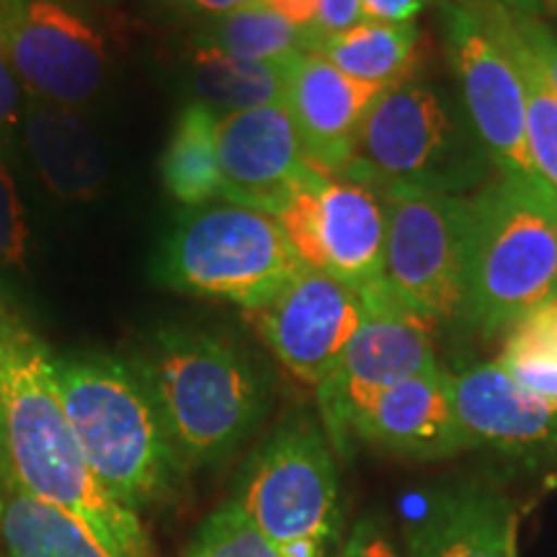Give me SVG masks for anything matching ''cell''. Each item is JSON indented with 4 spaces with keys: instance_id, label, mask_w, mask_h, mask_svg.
<instances>
[{
    "instance_id": "cell-1",
    "label": "cell",
    "mask_w": 557,
    "mask_h": 557,
    "mask_svg": "<svg viewBox=\"0 0 557 557\" xmlns=\"http://www.w3.org/2000/svg\"><path fill=\"white\" fill-rule=\"evenodd\" d=\"M0 436L21 491L73 517L111 557H158L139 513L90 472L62 403L58 357L3 289Z\"/></svg>"
},
{
    "instance_id": "cell-2",
    "label": "cell",
    "mask_w": 557,
    "mask_h": 557,
    "mask_svg": "<svg viewBox=\"0 0 557 557\" xmlns=\"http://www.w3.org/2000/svg\"><path fill=\"white\" fill-rule=\"evenodd\" d=\"M129 364L148 387L184 472L225 462L269 413L267 369L218 331L160 325Z\"/></svg>"
},
{
    "instance_id": "cell-3",
    "label": "cell",
    "mask_w": 557,
    "mask_h": 557,
    "mask_svg": "<svg viewBox=\"0 0 557 557\" xmlns=\"http://www.w3.org/2000/svg\"><path fill=\"white\" fill-rule=\"evenodd\" d=\"M58 380L83 457L111 498L135 513L169 504L186 472L129 359L67 354L58 357Z\"/></svg>"
},
{
    "instance_id": "cell-4",
    "label": "cell",
    "mask_w": 557,
    "mask_h": 557,
    "mask_svg": "<svg viewBox=\"0 0 557 557\" xmlns=\"http://www.w3.org/2000/svg\"><path fill=\"white\" fill-rule=\"evenodd\" d=\"M470 201L459 323L478 336H496L557 299V194L500 176Z\"/></svg>"
},
{
    "instance_id": "cell-5",
    "label": "cell",
    "mask_w": 557,
    "mask_h": 557,
    "mask_svg": "<svg viewBox=\"0 0 557 557\" xmlns=\"http://www.w3.org/2000/svg\"><path fill=\"white\" fill-rule=\"evenodd\" d=\"M496 171L459 96L400 83L374 99L344 178L462 197Z\"/></svg>"
},
{
    "instance_id": "cell-6",
    "label": "cell",
    "mask_w": 557,
    "mask_h": 557,
    "mask_svg": "<svg viewBox=\"0 0 557 557\" xmlns=\"http://www.w3.org/2000/svg\"><path fill=\"white\" fill-rule=\"evenodd\" d=\"M305 269L274 214L212 201L181 214L160 246L152 276L165 289L225 299L250 312Z\"/></svg>"
},
{
    "instance_id": "cell-7",
    "label": "cell",
    "mask_w": 557,
    "mask_h": 557,
    "mask_svg": "<svg viewBox=\"0 0 557 557\" xmlns=\"http://www.w3.org/2000/svg\"><path fill=\"white\" fill-rule=\"evenodd\" d=\"M282 557H325L341 534L336 451L308 416L284 421L250 455L233 498Z\"/></svg>"
},
{
    "instance_id": "cell-8",
    "label": "cell",
    "mask_w": 557,
    "mask_h": 557,
    "mask_svg": "<svg viewBox=\"0 0 557 557\" xmlns=\"http://www.w3.org/2000/svg\"><path fill=\"white\" fill-rule=\"evenodd\" d=\"M385 287L431 323L459 320L468 287L472 201L408 186H382Z\"/></svg>"
},
{
    "instance_id": "cell-9",
    "label": "cell",
    "mask_w": 557,
    "mask_h": 557,
    "mask_svg": "<svg viewBox=\"0 0 557 557\" xmlns=\"http://www.w3.org/2000/svg\"><path fill=\"white\" fill-rule=\"evenodd\" d=\"M434 325L389 295L385 278L364 287L359 331L315 387L323 431L336 455L348 457L354 421L377 395L438 367Z\"/></svg>"
},
{
    "instance_id": "cell-10",
    "label": "cell",
    "mask_w": 557,
    "mask_h": 557,
    "mask_svg": "<svg viewBox=\"0 0 557 557\" xmlns=\"http://www.w3.org/2000/svg\"><path fill=\"white\" fill-rule=\"evenodd\" d=\"M0 54L26 96L86 109L111 75L103 32L78 0H0Z\"/></svg>"
},
{
    "instance_id": "cell-11",
    "label": "cell",
    "mask_w": 557,
    "mask_h": 557,
    "mask_svg": "<svg viewBox=\"0 0 557 557\" xmlns=\"http://www.w3.org/2000/svg\"><path fill=\"white\" fill-rule=\"evenodd\" d=\"M442 21L459 99L491 156L493 169L506 178L547 189L529 156L524 88L511 58L459 0L442 5Z\"/></svg>"
},
{
    "instance_id": "cell-12",
    "label": "cell",
    "mask_w": 557,
    "mask_h": 557,
    "mask_svg": "<svg viewBox=\"0 0 557 557\" xmlns=\"http://www.w3.org/2000/svg\"><path fill=\"white\" fill-rule=\"evenodd\" d=\"M276 220L308 269L359 289L385 278V212L357 181L315 173Z\"/></svg>"
},
{
    "instance_id": "cell-13",
    "label": "cell",
    "mask_w": 557,
    "mask_h": 557,
    "mask_svg": "<svg viewBox=\"0 0 557 557\" xmlns=\"http://www.w3.org/2000/svg\"><path fill=\"white\" fill-rule=\"evenodd\" d=\"M364 318V289L305 269L248 320L278 364L305 385L329 377Z\"/></svg>"
},
{
    "instance_id": "cell-14",
    "label": "cell",
    "mask_w": 557,
    "mask_h": 557,
    "mask_svg": "<svg viewBox=\"0 0 557 557\" xmlns=\"http://www.w3.org/2000/svg\"><path fill=\"white\" fill-rule=\"evenodd\" d=\"M225 201L276 214L315 176L287 107L222 114L218 122Z\"/></svg>"
},
{
    "instance_id": "cell-15",
    "label": "cell",
    "mask_w": 557,
    "mask_h": 557,
    "mask_svg": "<svg viewBox=\"0 0 557 557\" xmlns=\"http://www.w3.org/2000/svg\"><path fill=\"white\" fill-rule=\"evenodd\" d=\"M455 408L472 449L519 462H557V403L519 387L498 361L449 372Z\"/></svg>"
},
{
    "instance_id": "cell-16",
    "label": "cell",
    "mask_w": 557,
    "mask_h": 557,
    "mask_svg": "<svg viewBox=\"0 0 557 557\" xmlns=\"http://www.w3.org/2000/svg\"><path fill=\"white\" fill-rule=\"evenodd\" d=\"M385 88L341 73L318 52L299 54L292 73L287 111L310 165L338 178L354 163L367 111Z\"/></svg>"
},
{
    "instance_id": "cell-17",
    "label": "cell",
    "mask_w": 557,
    "mask_h": 557,
    "mask_svg": "<svg viewBox=\"0 0 557 557\" xmlns=\"http://www.w3.org/2000/svg\"><path fill=\"white\" fill-rule=\"evenodd\" d=\"M364 442L408 459H447L472 449L459 421L449 372L436 367L377 395L351 426V442Z\"/></svg>"
},
{
    "instance_id": "cell-18",
    "label": "cell",
    "mask_w": 557,
    "mask_h": 557,
    "mask_svg": "<svg viewBox=\"0 0 557 557\" xmlns=\"http://www.w3.org/2000/svg\"><path fill=\"white\" fill-rule=\"evenodd\" d=\"M519 511L483 483L436 487L406 527V557H517Z\"/></svg>"
},
{
    "instance_id": "cell-19",
    "label": "cell",
    "mask_w": 557,
    "mask_h": 557,
    "mask_svg": "<svg viewBox=\"0 0 557 557\" xmlns=\"http://www.w3.org/2000/svg\"><path fill=\"white\" fill-rule=\"evenodd\" d=\"M21 145L47 191L67 205L99 199L109 184V152L81 109L24 96Z\"/></svg>"
},
{
    "instance_id": "cell-20",
    "label": "cell",
    "mask_w": 557,
    "mask_h": 557,
    "mask_svg": "<svg viewBox=\"0 0 557 557\" xmlns=\"http://www.w3.org/2000/svg\"><path fill=\"white\" fill-rule=\"evenodd\" d=\"M297 58L253 60L214 47L194 45L189 83L197 99L218 114H235L263 107H287Z\"/></svg>"
},
{
    "instance_id": "cell-21",
    "label": "cell",
    "mask_w": 557,
    "mask_h": 557,
    "mask_svg": "<svg viewBox=\"0 0 557 557\" xmlns=\"http://www.w3.org/2000/svg\"><path fill=\"white\" fill-rule=\"evenodd\" d=\"M459 3L475 13L480 24L493 34V39L504 47L517 67L521 88H524L529 156H532L534 171L545 181L547 189L557 194V90L542 70L540 60L519 37L511 11L496 0H459Z\"/></svg>"
},
{
    "instance_id": "cell-22",
    "label": "cell",
    "mask_w": 557,
    "mask_h": 557,
    "mask_svg": "<svg viewBox=\"0 0 557 557\" xmlns=\"http://www.w3.org/2000/svg\"><path fill=\"white\" fill-rule=\"evenodd\" d=\"M218 122V111L201 101H189L178 111L169 143L160 152V184L176 205L186 209L225 201Z\"/></svg>"
},
{
    "instance_id": "cell-23",
    "label": "cell",
    "mask_w": 557,
    "mask_h": 557,
    "mask_svg": "<svg viewBox=\"0 0 557 557\" xmlns=\"http://www.w3.org/2000/svg\"><path fill=\"white\" fill-rule=\"evenodd\" d=\"M0 547L5 557H111L73 517L0 483Z\"/></svg>"
},
{
    "instance_id": "cell-24",
    "label": "cell",
    "mask_w": 557,
    "mask_h": 557,
    "mask_svg": "<svg viewBox=\"0 0 557 557\" xmlns=\"http://www.w3.org/2000/svg\"><path fill=\"white\" fill-rule=\"evenodd\" d=\"M315 52L351 78L395 88L408 83L418 65V29L413 24L359 21L338 37L325 39Z\"/></svg>"
},
{
    "instance_id": "cell-25",
    "label": "cell",
    "mask_w": 557,
    "mask_h": 557,
    "mask_svg": "<svg viewBox=\"0 0 557 557\" xmlns=\"http://www.w3.org/2000/svg\"><path fill=\"white\" fill-rule=\"evenodd\" d=\"M197 45L253 60H287L310 52V34L292 26L287 18L263 3L246 5L212 18L199 32Z\"/></svg>"
},
{
    "instance_id": "cell-26",
    "label": "cell",
    "mask_w": 557,
    "mask_h": 557,
    "mask_svg": "<svg viewBox=\"0 0 557 557\" xmlns=\"http://www.w3.org/2000/svg\"><path fill=\"white\" fill-rule=\"evenodd\" d=\"M186 557H282L274 542L261 532L248 513L235 504H225L214 508L209 517L201 521L197 537L191 540Z\"/></svg>"
},
{
    "instance_id": "cell-27",
    "label": "cell",
    "mask_w": 557,
    "mask_h": 557,
    "mask_svg": "<svg viewBox=\"0 0 557 557\" xmlns=\"http://www.w3.org/2000/svg\"><path fill=\"white\" fill-rule=\"evenodd\" d=\"M498 367L527 393L557 403V361L542 348L508 336Z\"/></svg>"
},
{
    "instance_id": "cell-28",
    "label": "cell",
    "mask_w": 557,
    "mask_h": 557,
    "mask_svg": "<svg viewBox=\"0 0 557 557\" xmlns=\"http://www.w3.org/2000/svg\"><path fill=\"white\" fill-rule=\"evenodd\" d=\"M26 246H29L26 214L3 152H0V271L24 267Z\"/></svg>"
},
{
    "instance_id": "cell-29",
    "label": "cell",
    "mask_w": 557,
    "mask_h": 557,
    "mask_svg": "<svg viewBox=\"0 0 557 557\" xmlns=\"http://www.w3.org/2000/svg\"><path fill=\"white\" fill-rule=\"evenodd\" d=\"M511 21L517 26L519 37L524 39V45L532 50L534 58L540 60L542 70L547 73L549 83L557 90V34L547 21L542 18H532V16H521V13L511 11Z\"/></svg>"
},
{
    "instance_id": "cell-30",
    "label": "cell",
    "mask_w": 557,
    "mask_h": 557,
    "mask_svg": "<svg viewBox=\"0 0 557 557\" xmlns=\"http://www.w3.org/2000/svg\"><path fill=\"white\" fill-rule=\"evenodd\" d=\"M338 557H400L385 521L380 517H364L354 524Z\"/></svg>"
},
{
    "instance_id": "cell-31",
    "label": "cell",
    "mask_w": 557,
    "mask_h": 557,
    "mask_svg": "<svg viewBox=\"0 0 557 557\" xmlns=\"http://www.w3.org/2000/svg\"><path fill=\"white\" fill-rule=\"evenodd\" d=\"M361 16V0H320L318 9V21L312 26V52L323 45L325 39L338 37L357 26Z\"/></svg>"
},
{
    "instance_id": "cell-32",
    "label": "cell",
    "mask_w": 557,
    "mask_h": 557,
    "mask_svg": "<svg viewBox=\"0 0 557 557\" xmlns=\"http://www.w3.org/2000/svg\"><path fill=\"white\" fill-rule=\"evenodd\" d=\"M508 336L542 348V351L549 354V357L557 361V299L542 305V308L534 312H529L524 320H519V323L508 331Z\"/></svg>"
},
{
    "instance_id": "cell-33",
    "label": "cell",
    "mask_w": 557,
    "mask_h": 557,
    "mask_svg": "<svg viewBox=\"0 0 557 557\" xmlns=\"http://www.w3.org/2000/svg\"><path fill=\"white\" fill-rule=\"evenodd\" d=\"M24 88L13 70L9 67L3 54H0V137L9 135L13 127H18L21 107H24Z\"/></svg>"
},
{
    "instance_id": "cell-34",
    "label": "cell",
    "mask_w": 557,
    "mask_h": 557,
    "mask_svg": "<svg viewBox=\"0 0 557 557\" xmlns=\"http://www.w3.org/2000/svg\"><path fill=\"white\" fill-rule=\"evenodd\" d=\"M431 0H361L364 21H385V24H410Z\"/></svg>"
},
{
    "instance_id": "cell-35",
    "label": "cell",
    "mask_w": 557,
    "mask_h": 557,
    "mask_svg": "<svg viewBox=\"0 0 557 557\" xmlns=\"http://www.w3.org/2000/svg\"><path fill=\"white\" fill-rule=\"evenodd\" d=\"M282 18H287L292 26L310 34V52H312V26L318 21L320 0H259Z\"/></svg>"
},
{
    "instance_id": "cell-36",
    "label": "cell",
    "mask_w": 557,
    "mask_h": 557,
    "mask_svg": "<svg viewBox=\"0 0 557 557\" xmlns=\"http://www.w3.org/2000/svg\"><path fill=\"white\" fill-rule=\"evenodd\" d=\"M165 9L189 13V16H205V18H220L225 13H233L246 5L259 3V0H158Z\"/></svg>"
},
{
    "instance_id": "cell-37",
    "label": "cell",
    "mask_w": 557,
    "mask_h": 557,
    "mask_svg": "<svg viewBox=\"0 0 557 557\" xmlns=\"http://www.w3.org/2000/svg\"><path fill=\"white\" fill-rule=\"evenodd\" d=\"M496 3L513 13H521V16L542 21H545V16H557V0H496Z\"/></svg>"
},
{
    "instance_id": "cell-38",
    "label": "cell",
    "mask_w": 557,
    "mask_h": 557,
    "mask_svg": "<svg viewBox=\"0 0 557 557\" xmlns=\"http://www.w3.org/2000/svg\"><path fill=\"white\" fill-rule=\"evenodd\" d=\"M5 480H13L11 468H9V459H5V449H3V436H0V483Z\"/></svg>"
}]
</instances>
